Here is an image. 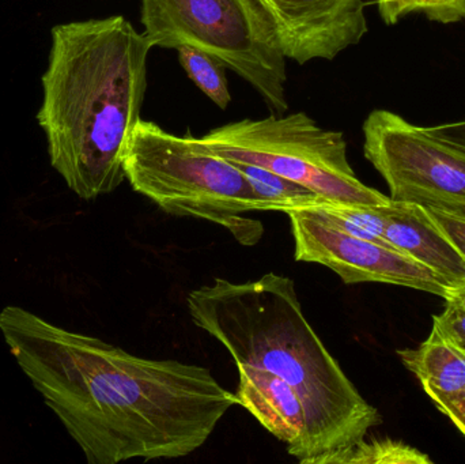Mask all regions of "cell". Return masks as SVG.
<instances>
[{
  "label": "cell",
  "instance_id": "cell-18",
  "mask_svg": "<svg viewBox=\"0 0 465 464\" xmlns=\"http://www.w3.org/2000/svg\"><path fill=\"white\" fill-rule=\"evenodd\" d=\"M426 209L465 258V214L436 209V207H426Z\"/></svg>",
  "mask_w": 465,
  "mask_h": 464
},
{
  "label": "cell",
  "instance_id": "cell-6",
  "mask_svg": "<svg viewBox=\"0 0 465 464\" xmlns=\"http://www.w3.org/2000/svg\"><path fill=\"white\" fill-rule=\"evenodd\" d=\"M201 141L220 157L272 172L333 203H392L390 196L355 176L343 133L320 127L303 112L229 123L209 131Z\"/></svg>",
  "mask_w": 465,
  "mask_h": 464
},
{
  "label": "cell",
  "instance_id": "cell-4",
  "mask_svg": "<svg viewBox=\"0 0 465 464\" xmlns=\"http://www.w3.org/2000/svg\"><path fill=\"white\" fill-rule=\"evenodd\" d=\"M123 169L133 190L166 214L223 226L243 247H254L264 234L260 221L243 215L262 212L246 177L190 133L174 135L139 120L125 146Z\"/></svg>",
  "mask_w": 465,
  "mask_h": 464
},
{
  "label": "cell",
  "instance_id": "cell-12",
  "mask_svg": "<svg viewBox=\"0 0 465 464\" xmlns=\"http://www.w3.org/2000/svg\"><path fill=\"white\" fill-rule=\"evenodd\" d=\"M398 354L404 367L417 376L426 394L465 391V350L436 327L420 348L404 349Z\"/></svg>",
  "mask_w": 465,
  "mask_h": 464
},
{
  "label": "cell",
  "instance_id": "cell-16",
  "mask_svg": "<svg viewBox=\"0 0 465 464\" xmlns=\"http://www.w3.org/2000/svg\"><path fill=\"white\" fill-rule=\"evenodd\" d=\"M401 16L420 11L431 21L455 24L465 19V0H401Z\"/></svg>",
  "mask_w": 465,
  "mask_h": 464
},
{
  "label": "cell",
  "instance_id": "cell-15",
  "mask_svg": "<svg viewBox=\"0 0 465 464\" xmlns=\"http://www.w3.org/2000/svg\"><path fill=\"white\" fill-rule=\"evenodd\" d=\"M179 52V60L182 67L187 73L188 78L218 106L225 111L232 103V94L229 92L226 70L228 68L210 54L191 48L182 46L176 49Z\"/></svg>",
  "mask_w": 465,
  "mask_h": 464
},
{
  "label": "cell",
  "instance_id": "cell-14",
  "mask_svg": "<svg viewBox=\"0 0 465 464\" xmlns=\"http://www.w3.org/2000/svg\"><path fill=\"white\" fill-rule=\"evenodd\" d=\"M313 464H433V460L403 441L365 438L317 458Z\"/></svg>",
  "mask_w": 465,
  "mask_h": 464
},
{
  "label": "cell",
  "instance_id": "cell-17",
  "mask_svg": "<svg viewBox=\"0 0 465 464\" xmlns=\"http://www.w3.org/2000/svg\"><path fill=\"white\" fill-rule=\"evenodd\" d=\"M433 327L465 350V308L447 301L445 310L433 316Z\"/></svg>",
  "mask_w": 465,
  "mask_h": 464
},
{
  "label": "cell",
  "instance_id": "cell-5",
  "mask_svg": "<svg viewBox=\"0 0 465 464\" xmlns=\"http://www.w3.org/2000/svg\"><path fill=\"white\" fill-rule=\"evenodd\" d=\"M141 22L153 45L191 46L220 60L283 114L286 57L257 0H142Z\"/></svg>",
  "mask_w": 465,
  "mask_h": 464
},
{
  "label": "cell",
  "instance_id": "cell-21",
  "mask_svg": "<svg viewBox=\"0 0 465 464\" xmlns=\"http://www.w3.org/2000/svg\"><path fill=\"white\" fill-rule=\"evenodd\" d=\"M401 0H377L380 14L387 25H395L399 19L403 18L401 11Z\"/></svg>",
  "mask_w": 465,
  "mask_h": 464
},
{
  "label": "cell",
  "instance_id": "cell-13",
  "mask_svg": "<svg viewBox=\"0 0 465 464\" xmlns=\"http://www.w3.org/2000/svg\"><path fill=\"white\" fill-rule=\"evenodd\" d=\"M232 163L248 180L252 190L259 198L262 212H284L290 209L320 206L328 202L309 188L284 179L272 172L265 171L259 166L249 165V163H235V161Z\"/></svg>",
  "mask_w": 465,
  "mask_h": 464
},
{
  "label": "cell",
  "instance_id": "cell-2",
  "mask_svg": "<svg viewBox=\"0 0 465 464\" xmlns=\"http://www.w3.org/2000/svg\"><path fill=\"white\" fill-rule=\"evenodd\" d=\"M152 41L123 15L52 29L43 105L51 165L84 201L122 185L123 155L141 120Z\"/></svg>",
  "mask_w": 465,
  "mask_h": 464
},
{
  "label": "cell",
  "instance_id": "cell-20",
  "mask_svg": "<svg viewBox=\"0 0 465 464\" xmlns=\"http://www.w3.org/2000/svg\"><path fill=\"white\" fill-rule=\"evenodd\" d=\"M423 131L431 138L437 139L448 146L455 147L465 154V122L423 128Z\"/></svg>",
  "mask_w": 465,
  "mask_h": 464
},
{
  "label": "cell",
  "instance_id": "cell-22",
  "mask_svg": "<svg viewBox=\"0 0 465 464\" xmlns=\"http://www.w3.org/2000/svg\"><path fill=\"white\" fill-rule=\"evenodd\" d=\"M445 301L455 302V304L465 308V286H463V288L453 289L450 296L445 299Z\"/></svg>",
  "mask_w": 465,
  "mask_h": 464
},
{
  "label": "cell",
  "instance_id": "cell-19",
  "mask_svg": "<svg viewBox=\"0 0 465 464\" xmlns=\"http://www.w3.org/2000/svg\"><path fill=\"white\" fill-rule=\"evenodd\" d=\"M434 405L453 422L465 438V391L453 394H428Z\"/></svg>",
  "mask_w": 465,
  "mask_h": 464
},
{
  "label": "cell",
  "instance_id": "cell-9",
  "mask_svg": "<svg viewBox=\"0 0 465 464\" xmlns=\"http://www.w3.org/2000/svg\"><path fill=\"white\" fill-rule=\"evenodd\" d=\"M282 54L298 64L333 60L368 33L362 0H257Z\"/></svg>",
  "mask_w": 465,
  "mask_h": 464
},
{
  "label": "cell",
  "instance_id": "cell-11",
  "mask_svg": "<svg viewBox=\"0 0 465 464\" xmlns=\"http://www.w3.org/2000/svg\"><path fill=\"white\" fill-rule=\"evenodd\" d=\"M387 242L441 278L450 288L465 286V258L420 204L393 202L384 206Z\"/></svg>",
  "mask_w": 465,
  "mask_h": 464
},
{
  "label": "cell",
  "instance_id": "cell-10",
  "mask_svg": "<svg viewBox=\"0 0 465 464\" xmlns=\"http://www.w3.org/2000/svg\"><path fill=\"white\" fill-rule=\"evenodd\" d=\"M240 406L271 435L287 446V454L301 464L312 458L305 409L297 392L270 370L237 365Z\"/></svg>",
  "mask_w": 465,
  "mask_h": 464
},
{
  "label": "cell",
  "instance_id": "cell-3",
  "mask_svg": "<svg viewBox=\"0 0 465 464\" xmlns=\"http://www.w3.org/2000/svg\"><path fill=\"white\" fill-rule=\"evenodd\" d=\"M187 307L193 323L217 340L235 365L270 370L297 392L311 438L306 464L381 425V414L309 324L292 278L275 272L246 282L215 278L188 294Z\"/></svg>",
  "mask_w": 465,
  "mask_h": 464
},
{
  "label": "cell",
  "instance_id": "cell-8",
  "mask_svg": "<svg viewBox=\"0 0 465 464\" xmlns=\"http://www.w3.org/2000/svg\"><path fill=\"white\" fill-rule=\"evenodd\" d=\"M294 258L332 270L347 285L388 283L447 299L452 288L431 270L392 248L351 236L317 207L290 209Z\"/></svg>",
  "mask_w": 465,
  "mask_h": 464
},
{
  "label": "cell",
  "instance_id": "cell-7",
  "mask_svg": "<svg viewBox=\"0 0 465 464\" xmlns=\"http://www.w3.org/2000/svg\"><path fill=\"white\" fill-rule=\"evenodd\" d=\"M363 154L393 202L465 214V154L390 111L363 123Z\"/></svg>",
  "mask_w": 465,
  "mask_h": 464
},
{
  "label": "cell",
  "instance_id": "cell-1",
  "mask_svg": "<svg viewBox=\"0 0 465 464\" xmlns=\"http://www.w3.org/2000/svg\"><path fill=\"white\" fill-rule=\"evenodd\" d=\"M0 332L90 464L190 457L240 406L202 365L143 359L15 305Z\"/></svg>",
  "mask_w": 465,
  "mask_h": 464
}]
</instances>
